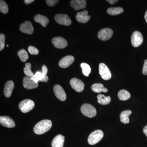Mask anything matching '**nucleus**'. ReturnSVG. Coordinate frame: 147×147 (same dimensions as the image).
Segmentation results:
<instances>
[{"label": "nucleus", "mask_w": 147, "mask_h": 147, "mask_svg": "<svg viewBox=\"0 0 147 147\" xmlns=\"http://www.w3.org/2000/svg\"><path fill=\"white\" fill-rule=\"evenodd\" d=\"M52 126V122L49 120H43L35 125L34 128V133L37 134H44L49 131Z\"/></svg>", "instance_id": "nucleus-1"}, {"label": "nucleus", "mask_w": 147, "mask_h": 147, "mask_svg": "<svg viewBox=\"0 0 147 147\" xmlns=\"http://www.w3.org/2000/svg\"><path fill=\"white\" fill-rule=\"evenodd\" d=\"M104 134L100 129L95 130L91 133L88 138V143L91 145L96 144L103 138Z\"/></svg>", "instance_id": "nucleus-2"}, {"label": "nucleus", "mask_w": 147, "mask_h": 147, "mask_svg": "<svg viewBox=\"0 0 147 147\" xmlns=\"http://www.w3.org/2000/svg\"><path fill=\"white\" fill-rule=\"evenodd\" d=\"M81 111L84 115L88 117H94L96 115V110L95 108L88 103H85L82 105Z\"/></svg>", "instance_id": "nucleus-3"}, {"label": "nucleus", "mask_w": 147, "mask_h": 147, "mask_svg": "<svg viewBox=\"0 0 147 147\" xmlns=\"http://www.w3.org/2000/svg\"><path fill=\"white\" fill-rule=\"evenodd\" d=\"M35 106L34 102L30 99H25L19 104V108L22 113H26L32 110Z\"/></svg>", "instance_id": "nucleus-4"}, {"label": "nucleus", "mask_w": 147, "mask_h": 147, "mask_svg": "<svg viewBox=\"0 0 147 147\" xmlns=\"http://www.w3.org/2000/svg\"><path fill=\"white\" fill-rule=\"evenodd\" d=\"M55 19L58 24L60 25L69 26L71 24V19L66 14L61 13L56 14L55 16Z\"/></svg>", "instance_id": "nucleus-5"}, {"label": "nucleus", "mask_w": 147, "mask_h": 147, "mask_svg": "<svg viewBox=\"0 0 147 147\" xmlns=\"http://www.w3.org/2000/svg\"><path fill=\"white\" fill-rule=\"evenodd\" d=\"M99 73L101 78L105 80H108L112 77L111 72L108 66L103 63L99 65Z\"/></svg>", "instance_id": "nucleus-6"}, {"label": "nucleus", "mask_w": 147, "mask_h": 147, "mask_svg": "<svg viewBox=\"0 0 147 147\" xmlns=\"http://www.w3.org/2000/svg\"><path fill=\"white\" fill-rule=\"evenodd\" d=\"M143 37L141 32L135 31L133 33L131 36V43L132 46L137 47L142 45L143 43Z\"/></svg>", "instance_id": "nucleus-7"}, {"label": "nucleus", "mask_w": 147, "mask_h": 147, "mask_svg": "<svg viewBox=\"0 0 147 147\" xmlns=\"http://www.w3.org/2000/svg\"><path fill=\"white\" fill-rule=\"evenodd\" d=\"M113 34V31L111 29L106 28L101 29L98 34V37L100 40L105 41L110 39Z\"/></svg>", "instance_id": "nucleus-8"}, {"label": "nucleus", "mask_w": 147, "mask_h": 147, "mask_svg": "<svg viewBox=\"0 0 147 147\" xmlns=\"http://www.w3.org/2000/svg\"><path fill=\"white\" fill-rule=\"evenodd\" d=\"M70 84L71 88L76 92H80L84 90L85 85L80 79L76 78H73L70 80Z\"/></svg>", "instance_id": "nucleus-9"}, {"label": "nucleus", "mask_w": 147, "mask_h": 147, "mask_svg": "<svg viewBox=\"0 0 147 147\" xmlns=\"http://www.w3.org/2000/svg\"><path fill=\"white\" fill-rule=\"evenodd\" d=\"M54 92L57 98L61 101H65L66 99V94L62 87L59 85H56L54 87Z\"/></svg>", "instance_id": "nucleus-10"}, {"label": "nucleus", "mask_w": 147, "mask_h": 147, "mask_svg": "<svg viewBox=\"0 0 147 147\" xmlns=\"http://www.w3.org/2000/svg\"><path fill=\"white\" fill-rule=\"evenodd\" d=\"M52 42L56 48L63 49L67 45V41L61 37H57L52 40Z\"/></svg>", "instance_id": "nucleus-11"}, {"label": "nucleus", "mask_w": 147, "mask_h": 147, "mask_svg": "<svg viewBox=\"0 0 147 147\" xmlns=\"http://www.w3.org/2000/svg\"><path fill=\"white\" fill-rule=\"evenodd\" d=\"M74 61V58L71 55L65 56L59 62V65L60 67L65 68L68 67L73 63Z\"/></svg>", "instance_id": "nucleus-12"}, {"label": "nucleus", "mask_w": 147, "mask_h": 147, "mask_svg": "<svg viewBox=\"0 0 147 147\" xmlns=\"http://www.w3.org/2000/svg\"><path fill=\"white\" fill-rule=\"evenodd\" d=\"M20 30L22 32L32 34L34 31V28L30 22L26 21L20 26Z\"/></svg>", "instance_id": "nucleus-13"}, {"label": "nucleus", "mask_w": 147, "mask_h": 147, "mask_svg": "<svg viewBox=\"0 0 147 147\" xmlns=\"http://www.w3.org/2000/svg\"><path fill=\"white\" fill-rule=\"evenodd\" d=\"M0 123L3 126L8 128H12L15 126L14 121L7 116H1L0 117Z\"/></svg>", "instance_id": "nucleus-14"}, {"label": "nucleus", "mask_w": 147, "mask_h": 147, "mask_svg": "<svg viewBox=\"0 0 147 147\" xmlns=\"http://www.w3.org/2000/svg\"><path fill=\"white\" fill-rule=\"evenodd\" d=\"M90 16L88 15V11L84 10L76 13V19L80 23L85 24L89 21Z\"/></svg>", "instance_id": "nucleus-15"}, {"label": "nucleus", "mask_w": 147, "mask_h": 147, "mask_svg": "<svg viewBox=\"0 0 147 147\" xmlns=\"http://www.w3.org/2000/svg\"><path fill=\"white\" fill-rule=\"evenodd\" d=\"M38 83H36L31 78L25 77L23 79V86L25 88L28 90L36 88L38 86Z\"/></svg>", "instance_id": "nucleus-16"}, {"label": "nucleus", "mask_w": 147, "mask_h": 147, "mask_svg": "<svg viewBox=\"0 0 147 147\" xmlns=\"http://www.w3.org/2000/svg\"><path fill=\"white\" fill-rule=\"evenodd\" d=\"M70 5L75 10H79L86 8V1L85 0H72Z\"/></svg>", "instance_id": "nucleus-17"}, {"label": "nucleus", "mask_w": 147, "mask_h": 147, "mask_svg": "<svg viewBox=\"0 0 147 147\" xmlns=\"http://www.w3.org/2000/svg\"><path fill=\"white\" fill-rule=\"evenodd\" d=\"M31 79L33 80L36 83H38V82L40 81L41 82H47L48 81V77L47 74L42 73V71H37L35 74Z\"/></svg>", "instance_id": "nucleus-18"}, {"label": "nucleus", "mask_w": 147, "mask_h": 147, "mask_svg": "<svg viewBox=\"0 0 147 147\" xmlns=\"http://www.w3.org/2000/svg\"><path fill=\"white\" fill-rule=\"evenodd\" d=\"M14 87V84L13 81H9L6 83L4 88V94L6 97H10L12 94Z\"/></svg>", "instance_id": "nucleus-19"}, {"label": "nucleus", "mask_w": 147, "mask_h": 147, "mask_svg": "<svg viewBox=\"0 0 147 147\" xmlns=\"http://www.w3.org/2000/svg\"><path fill=\"white\" fill-rule=\"evenodd\" d=\"M65 137L61 134L57 135L53 139L52 143V147H63Z\"/></svg>", "instance_id": "nucleus-20"}, {"label": "nucleus", "mask_w": 147, "mask_h": 147, "mask_svg": "<svg viewBox=\"0 0 147 147\" xmlns=\"http://www.w3.org/2000/svg\"><path fill=\"white\" fill-rule=\"evenodd\" d=\"M34 20L36 22L39 23L43 27H46L49 22V19L46 16L40 14L36 15L34 18Z\"/></svg>", "instance_id": "nucleus-21"}, {"label": "nucleus", "mask_w": 147, "mask_h": 147, "mask_svg": "<svg viewBox=\"0 0 147 147\" xmlns=\"http://www.w3.org/2000/svg\"><path fill=\"white\" fill-rule=\"evenodd\" d=\"M91 89L93 91L96 93L107 92H108V89L104 87L103 84L99 83H96L92 85Z\"/></svg>", "instance_id": "nucleus-22"}, {"label": "nucleus", "mask_w": 147, "mask_h": 147, "mask_svg": "<svg viewBox=\"0 0 147 147\" xmlns=\"http://www.w3.org/2000/svg\"><path fill=\"white\" fill-rule=\"evenodd\" d=\"M131 113L132 112L130 110H125L122 112L120 115L121 121L123 123H128L129 122V117Z\"/></svg>", "instance_id": "nucleus-23"}, {"label": "nucleus", "mask_w": 147, "mask_h": 147, "mask_svg": "<svg viewBox=\"0 0 147 147\" xmlns=\"http://www.w3.org/2000/svg\"><path fill=\"white\" fill-rule=\"evenodd\" d=\"M98 102L102 105H106L111 102V98L110 96H105L103 94H98L97 96Z\"/></svg>", "instance_id": "nucleus-24"}, {"label": "nucleus", "mask_w": 147, "mask_h": 147, "mask_svg": "<svg viewBox=\"0 0 147 147\" xmlns=\"http://www.w3.org/2000/svg\"><path fill=\"white\" fill-rule=\"evenodd\" d=\"M118 96L119 99L121 100H126L130 98L131 95L129 92L127 90H122L119 92Z\"/></svg>", "instance_id": "nucleus-25"}, {"label": "nucleus", "mask_w": 147, "mask_h": 147, "mask_svg": "<svg viewBox=\"0 0 147 147\" xmlns=\"http://www.w3.org/2000/svg\"><path fill=\"white\" fill-rule=\"evenodd\" d=\"M123 8L121 7H110L107 9V13L112 16L118 15L123 12Z\"/></svg>", "instance_id": "nucleus-26"}, {"label": "nucleus", "mask_w": 147, "mask_h": 147, "mask_svg": "<svg viewBox=\"0 0 147 147\" xmlns=\"http://www.w3.org/2000/svg\"><path fill=\"white\" fill-rule=\"evenodd\" d=\"M24 71L25 75L27 77L29 78H32L34 75L33 73L32 72L31 70V64L30 63H26L25 65V67H24Z\"/></svg>", "instance_id": "nucleus-27"}, {"label": "nucleus", "mask_w": 147, "mask_h": 147, "mask_svg": "<svg viewBox=\"0 0 147 147\" xmlns=\"http://www.w3.org/2000/svg\"><path fill=\"white\" fill-rule=\"evenodd\" d=\"M18 55L20 60L23 62L26 61L29 59L28 55L26 51L24 49H21L18 52Z\"/></svg>", "instance_id": "nucleus-28"}, {"label": "nucleus", "mask_w": 147, "mask_h": 147, "mask_svg": "<svg viewBox=\"0 0 147 147\" xmlns=\"http://www.w3.org/2000/svg\"><path fill=\"white\" fill-rule=\"evenodd\" d=\"M81 66L82 69V71L85 76H88L91 72V67L87 63H81Z\"/></svg>", "instance_id": "nucleus-29"}, {"label": "nucleus", "mask_w": 147, "mask_h": 147, "mask_svg": "<svg viewBox=\"0 0 147 147\" xmlns=\"http://www.w3.org/2000/svg\"><path fill=\"white\" fill-rule=\"evenodd\" d=\"M8 7L4 1L1 0L0 1V11L1 13L6 14L8 13Z\"/></svg>", "instance_id": "nucleus-30"}, {"label": "nucleus", "mask_w": 147, "mask_h": 147, "mask_svg": "<svg viewBox=\"0 0 147 147\" xmlns=\"http://www.w3.org/2000/svg\"><path fill=\"white\" fill-rule=\"evenodd\" d=\"M5 37L3 34H0V51H2L4 48L5 45Z\"/></svg>", "instance_id": "nucleus-31"}, {"label": "nucleus", "mask_w": 147, "mask_h": 147, "mask_svg": "<svg viewBox=\"0 0 147 147\" xmlns=\"http://www.w3.org/2000/svg\"><path fill=\"white\" fill-rule=\"evenodd\" d=\"M28 51L30 54L32 55H37L39 53L38 50L35 47L31 46V45L29 46L28 48Z\"/></svg>", "instance_id": "nucleus-32"}, {"label": "nucleus", "mask_w": 147, "mask_h": 147, "mask_svg": "<svg viewBox=\"0 0 147 147\" xmlns=\"http://www.w3.org/2000/svg\"><path fill=\"white\" fill-rule=\"evenodd\" d=\"M59 1L57 0H46V2L47 4L49 6H54Z\"/></svg>", "instance_id": "nucleus-33"}, {"label": "nucleus", "mask_w": 147, "mask_h": 147, "mask_svg": "<svg viewBox=\"0 0 147 147\" xmlns=\"http://www.w3.org/2000/svg\"><path fill=\"white\" fill-rule=\"evenodd\" d=\"M142 73L144 75H147V60L145 61L143 69H142Z\"/></svg>", "instance_id": "nucleus-34"}, {"label": "nucleus", "mask_w": 147, "mask_h": 147, "mask_svg": "<svg viewBox=\"0 0 147 147\" xmlns=\"http://www.w3.org/2000/svg\"><path fill=\"white\" fill-rule=\"evenodd\" d=\"M42 73L47 74L48 72V69H47V67L45 65H43L42 67Z\"/></svg>", "instance_id": "nucleus-35"}, {"label": "nucleus", "mask_w": 147, "mask_h": 147, "mask_svg": "<svg viewBox=\"0 0 147 147\" xmlns=\"http://www.w3.org/2000/svg\"><path fill=\"white\" fill-rule=\"evenodd\" d=\"M107 1L110 4L113 5L115 3L117 2L118 1L117 0H107Z\"/></svg>", "instance_id": "nucleus-36"}, {"label": "nucleus", "mask_w": 147, "mask_h": 147, "mask_svg": "<svg viewBox=\"0 0 147 147\" xmlns=\"http://www.w3.org/2000/svg\"><path fill=\"white\" fill-rule=\"evenodd\" d=\"M34 0H25L24 1L26 5H28L29 4L31 3H32L33 2Z\"/></svg>", "instance_id": "nucleus-37"}, {"label": "nucleus", "mask_w": 147, "mask_h": 147, "mask_svg": "<svg viewBox=\"0 0 147 147\" xmlns=\"http://www.w3.org/2000/svg\"><path fill=\"white\" fill-rule=\"evenodd\" d=\"M143 132L147 137V125L145 126L143 129Z\"/></svg>", "instance_id": "nucleus-38"}, {"label": "nucleus", "mask_w": 147, "mask_h": 147, "mask_svg": "<svg viewBox=\"0 0 147 147\" xmlns=\"http://www.w3.org/2000/svg\"><path fill=\"white\" fill-rule=\"evenodd\" d=\"M144 18L146 22L147 23V11H146V13H145Z\"/></svg>", "instance_id": "nucleus-39"}, {"label": "nucleus", "mask_w": 147, "mask_h": 147, "mask_svg": "<svg viewBox=\"0 0 147 147\" xmlns=\"http://www.w3.org/2000/svg\"><path fill=\"white\" fill-rule=\"evenodd\" d=\"M7 47H9V45H7Z\"/></svg>", "instance_id": "nucleus-40"}]
</instances>
